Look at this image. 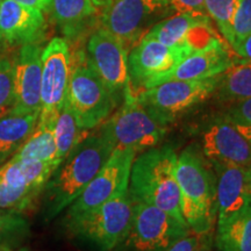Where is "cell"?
<instances>
[{"mask_svg":"<svg viewBox=\"0 0 251 251\" xmlns=\"http://www.w3.org/2000/svg\"><path fill=\"white\" fill-rule=\"evenodd\" d=\"M236 130L246 139L248 142L251 143V124H247V122H238V121H231Z\"/></svg>","mask_w":251,"mask_h":251,"instance_id":"cell-36","label":"cell"},{"mask_svg":"<svg viewBox=\"0 0 251 251\" xmlns=\"http://www.w3.org/2000/svg\"><path fill=\"white\" fill-rule=\"evenodd\" d=\"M39 114L9 113L0 118V165L7 162L33 134Z\"/></svg>","mask_w":251,"mask_h":251,"instance_id":"cell-22","label":"cell"},{"mask_svg":"<svg viewBox=\"0 0 251 251\" xmlns=\"http://www.w3.org/2000/svg\"><path fill=\"white\" fill-rule=\"evenodd\" d=\"M133 201L125 192L96 208L65 216L69 235L97 251H111L120 244L130 228Z\"/></svg>","mask_w":251,"mask_h":251,"instance_id":"cell-4","label":"cell"},{"mask_svg":"<svg viewBox=\"0 0 251 251\" xmlns=\"http://www.w3.org/2000/svg\"><path fill=\"white\" fill-rule=\"evenodd\" d=\"M101 9L102 28L118 37L126 48L153 23L174 12L166 0H108Z\"/></svg>","mask_w":251,"mask_h":251,"instance_id":"cell-10","label":"cell"},{"mask_svg":"<svg viewBox=\"0 0 251 251\" xmlns=\"http://www.w3.org/2000/svg\"><path fill=\"white\" fill-rule=\"evenodd\" d=\"M237 59L230 55L221 40L211 37L205 45L191 52L175 68L149 78L142 86L143 89H149L169 80H194L215 77L230 68Z\"/></svg>","mask_w":251,"mask_h":251,"instance_id":"cell-14","label":"cell"},{"mask_svg":"<svg viewBox=\"0 0 251 251\" xmlns=\"http://www.w3.org/2000/svg\"><path fill=\"white\" fill-rule=\"evenodd\" d=\"M1 1H2V0H0V5H1Z\"/></svg>","mask_w":251,"mask_h":251,"instance_id":"cell-41","label":"cell"},{"mask_svg":"<svg viewBox=\"0 0 251 251\" xmlns=\"http://www.w3.org/2000/svg\"><path fill=\"white\" fill-rule=\"evenodd\" d=\"M247 171H248V180H249V185L251 188V164L247 168Z\"/></svg>","mask_w":251,"mask_h":251,"instance_id":"cell-38","label":"cell"},{"mask_svg":"<svg viewBox=\"0 0 251 251\" xmlns=\"http://www.w3.org/2000/svg\"><path fill=\"white\" fill-rule=\"evenodd\" d=\"M225 115L231 121L251 124V98L234 101Z\"/></svg>","mask_w":251,"mask_h":251,"instance_id":"cell-31","label":"cell"},{"mask_svg":"<svg viewBox=\"0 0 251 251\" xmlns=\"http://www.w3.org/2000/svg\"><path fill=\"white\" fill-rule=\"evenodd\" d=\"M50 12L63 34L74 40L89 26L98 7L92 0H52Z\"/></svg>","mask_w":251,"mask_h":251,"instance_id":"cell-21","label":"cell"},{"mask_svg":"<svg viewBox=\"0 0 251 251\" xmlns=\"http://www.w3.org/2000/svg\"><path fill=\"white\" fill-rule=\"evenodd\" d=\"M176 180L180 190L181 211L190 230L206 235L212 230L216 216L215 178L203 155L188 147L177 158Z\"/></svg>","mask_w":251,"mask_h":251,"instance_id":"cell-3","label":"cell"},{"mask_svg":"<svg viewBox=\"0 0 251 251\" xmlns=\"http://www.w3.org/2000/svg\"><path fill=\"white\" fill-rule=\"evenodd\" d=\"M215 170L218 226L242 214L251 206V188L246 166L211 162Z\"/></svg>","mask_w":251,"mask_h":251,"instance_id":"cell-16","label":"cell"},{"mask_svg":"<svg viewBox=\"0 0 251 251\" xmlns=\"http://www.w3.org/2000/svg\"><path fill=\"white\" fill-rule=\"evenodd\" d=\"M9 251H14V250H9Z\"/></svg>","mask_w":251,"mask_h":251,"instance_id":"cell-42","label":"cell"},{"mask_svg":"<svg viewBox=\"0 0 251 251\" xmlns=\"http://www.w3.org/2000/svg\"><path fill=\"white\" fill-rule=\"evenodd\" d=\"M211 27L209 17L198 13H178L166 20H162L148 30L146 36L155 39L164 46L175 47L191 41L194 31L200 28Z\"/></svg>","mask_w":251,"mask_h":251,"instance_id":"cell-20","label":"cell"},{"mask_svg":"<svg viewBox=\"0 0 251 251\" xmlns=\"http://www.w3.org/2000/svg\"><path fill=\"white\" fill-rule=\"evenodd\" d=\"M30 236V225L24 214L0 208V251L14 250Z\"/></svg>","mask_w":251,"mask_h":251,"instance_id":"cell-27","label":"cell"},{"mask_svg":"<svg viewBox=\"0 0 251 251\" xmlns=\"http://www.w3.org/2000/svg\"><path fill=\"white\" fill-rule=\"evenodd\" d=\"M236 52L237 57L243 61L251 62V33L244 37V39L238 43L236 48L234 49Z\"/></svg>","mask_w":251,"mask_h":251,"instance_id":"cell-34","label":"cell"},{"mask_svg":"<svg viewBox=\"0 0 251 251\" xmlns=\"http://www.w3.org/2000/svg\"><path fill=\"white\" fill-rule=\"evenodd\" d=\"M2 46H4V39H2L1 34H0V50H1V48H2Z\"/></svg>","mask_w":251,"mask_h":251,"instance_id":"cell-39","label":"cell"},{"mask_svg":"<svg viewBox=\"0 0 251 251\" xmlns=\"http://www.w3.org/2000/svg\"><path fill=\"white\" fill-rule=\"evenodd\" d=\"M87 63L115 100L130 86L127 48L105 28L94 30L87 41Z\"/></svg>","mask_w":251,"mask_h":251,"instance_id":"cell-13","label":"cell"},{"mask_svg":"<svg viewBox=\"0 0 251 251\" xmlns=\"http://www.w3.org/2000/svg\"><path fill=\"white\" fill-rule=\"evenodd\" d=\"M215 244L219 251H251V206L242 214L218 226Z\"/></svg>","mask_w":251,"mask_h":251,"instance_id":"cell-24","label":"cell"},{"mask_svg":"<svg viewBox=\"0 0 251 251\" xmlns=\"http://www.w3.org/2000/svg\"><path fill=\"white\" fill-rule=\"evenodd\" d=\"M72 56L67 40L54 37L42 51L40 122L55 124L58 112L67 101Z\"/></svg>","mask_w":251,"mask_h":251,"instance_id":"cell-11","label":"cell"},{"mask_svg":"<svg viewBox=\"0 0 251 251\" xmlns=\"http://www.w3.org/2000/svg\"><path fill=\"white\" fill-rule=\"evenodd\" d=\"M43 12L12 0H2L0 5V34L9 45L24 46L40 43L46 34Z\"/></svg>","mask_w":251,"mask_h":251,"instance_id":"cell-19","label":"cell"},{"mask_svg":"<svg viewBox=\"0 0 251 251\" xmlns=\"http://www.w3.org/2000/svg\"><path fill=\"white\" fill-rule=\"evenodd\" d=\"M14 103V62L0 57V118L9 114Z\"/></svg>","mask_w":251,"mask_h":251,"instance_id":"cell-29","label":"cell"},{"mask_svg":"<svg viewBox=\"0 0 251 251\" xmlns=\"http://www.w3.org/2000/svg\"><path fill=\"white\" fill-rule=\"evenodd\" d=\"M200 240L197 236H186L166 251H199Z\"/></svg>","mask_w":251,"mask_h":251,"instance_id":"cell-33","label":"cell"},{"mask_svg":"<svg viewBox=\"0 0 251 251\" xmlns=\"http://www.w3.org/2000/svg\"><path fill=\"white\" fill-rule=\"evenodd\" d=\"M202 251H211V250H207V249H203Z\"/></svg>","mask_w":251,"mask_h":251,"instance_id":"cell-40","label":"cell"},{"mask_svg":"<svg viewBox=\"0 0 251 251\" xmlns=\"http://www.w3.org/2000/svg\"><path fill=\"white\" fill-rule=\"evenodd\" d=\"M219 76L194 80H169L144 89L136 98L161 125L168 126L181 114L209 98L216 91Z\"/></svg>","mask_w":251,"mask_h":251,"instance_id":"cell-7","label":"cell"},{"mask_svg":"<svg viewBox=\"0 0 251 251\" xmlns=\"http://www.w3.org/2000/svg\"><path fill=\"white\" fill-rule=\"evenodd\" d=\"M42 51L40 43L21 46L14 59L15 103L12 113L40 114Z\"/></svg>","mask_w":251,"mask_h":251,"instance_id":"cell-17","label":"cell"},{"mask_svg":"<svg viewBox=\"0 0 251 251\" xmlns=\"http://www.w3.org/2000/svg\"><path fill=\"white\" fill-rule=\"evenodd\" d=\"M188 234L186 222L152 205L135 202L129 230L117 248L119 251H166Z\"/></svg>","mask_w":251,"mask_h":251,"instance_id":"cell-8","label":"cell"},{"mask_svg":"<svg viewBox=\"0 0 251 251\" xmlns=\"http://www.w3.org/2000/svg\"><path fill=\"white\" fill-rule=\"evenodd\" d=\"M92 1L94 2V5H96L97 7H98V8H102L103 6L107 4L108 0H92Z\"/></svg>","mask_w":251,"mask_h":251,"instance_id":"cell-37","label":"cell"},{"mask_svg":"<svg viewBox=\"0 0 251 251\" xmlns=\"http://www.w3.org/2000/svg\"><path fill=\"white\" fill-rule=\"evenodd\" d=\"M200 48L192 41L168 47L144 35L128 56L130 85L142 87L149 78L171 70L191 52Z\"/></svg>","mask_w":251,"mask_h":251,"instance_id":"cell-15","label":"cell"},{"mask_svg":"<svg viewBox=\"0 0 251 251\" xmlns=\"http://www.w3.org/2000/svg\"><path fill=\"white\" fill-rule=\"evenodd\" d=\"M76 56V63L72 62L67 102L78 127L81 130H89L102 124L118 101L90 67L86 55L78 51Z\"/></svg>","mask_w":251,"mask_h":251,"instance_id":"cell-6","label":"cell"},{"mask_svg":"<svg viewBox=\"0 0 251 251\" xmlns=\"http://www.w3.org/2000/svg\"><path fill=\"white\" fill-rule=\"evenodd\" d=\"M114 148L101 134L79 141L63 159L47 183L42 197V215L51 221L68 208L107 162Z\"/></svg>","mask_w":251,"mask_h":251,"instance_id":"cell-1","label":"cell"},{"mask_svg":"<svg viewBox=\"0 0 251 251\" xmlns=\"http://www.w3.org/2000/svg\"><path fill=\"white\" fill-rule=\"evenodd\" d=\"M219 97L227 101L251 98V62L238 58L225 72L219 75Z\"/></svg>","mask_w":251,"mask_h":251,"instance_id":"cell-25","label":"cell"},{"mask_svg":"<svg viewBox=\"0 0 251 251\" xmlns=\"http://www.w3.org/2000/svg\"><path fill=\"white\" fill-rule=\"evenodd\" d=\"M201 150L209 162L233 163L248 168L251 164V143L226 117L208 121L201 131Z\"/></svg>","mask_w":251,"mask_h":251,"instance_id":"cell-18","label":"cell"},{"mask_svg":"<svg viewBox=\"0 0 251 251\" xmlns=\"http://www.w3.org/2000/svg\"><path fill=\"white\" fill-rule=\"evenodd\" d=\"M58 165L13 158L0 165V208L20 214L34 208Z\"/></svg>","mask_w":251,"mask_h":251,"instance_id":"cell-9","label":"cell"},{"mask_svg":"<svg viewBox=\"0 0 251 251\" xmlns=\"http://www.w3.org/2000/svg\"><path fill=\"white\" fill-rule=\"evenodd\" d=\"M242 0H205L207 15L218 26L228 45L231 43V26L236 11Z\"/></svg>","mask_w":251,"mask_h":251,"instance_id":"cell-28","label":"cell"},{"mask_svg":"<svg viewBox=\"0 0 251 251\" xmlns=\"http://www.w3.org/2000/svg\"><path fill=\"white\" fill-rule=\"evenodd\" d=\"M133 149H114L107 162L90 181L79 197L69 206L65 216H74L96 208L127 192L131 165L136 156Z\"/></svg>","mask_w":251,"mask_h":251,"instance_id":"cell-12","label":"cell"},{"mask_svg":"<svg viewBox=\"0 0 251 251\" xmlns=\"http://www.w3.org/2000/svg\"><path fill=\"white\" fill-rule=\"evenodd\" d=\"M100 134L114 149H133L139 152L155 148L165 136L166 126L149 114L129 86L124 93L121 107L103 121Z\"/></svg>","mask_w":251,"mask_h":251,"instance_id":"cell-5","label":"cell"},{"mask_svg":"<svg viewBox=\"0 0 251 251\" xmlns=\"http://www.w3.org/2000/svg\"><path fill=\"white\" fill-rule=\"evenodd\" d=\"M12 1L39 9L41 12H50L52 0H12Z\"/></svg>","mask_w":251,"mask_h":251,"instance_id":"cell-35","label":"cell"},{"mask_svg":"<svg viewBox=\"0 0 251 251\" xmlns=\"http://www.w3.org/2000/svg\"><path fill=\"white\" fill-rule=\"evenodd\" d=\"M54 125L51 122L37 121L35 130L11 158L19 161L49 162L61 164L57 159Z\"/></svg>","mask_w":251,"mask_h":251,"instance_id":"cell-23","label":"cell"},{"mask_svg":"<svg viewBox=\"0 0 251 251\" xmlns=\"http://www.w3.org/2000/svg\"><path fill=\"white\" fill-rule=\"evenodd\" d=\"M251 33V0H242L238 6L231 26V43L233 50L238 43Z\"/></svg>","mask_w":251,"mask_h":251,"instance_id":"cell-30","label":"cell"},{"mask_svg":"<svg viewBox=\"0 0 251 251\" xmlns=\"http://www.w3.org/2000/svg\"><path fill=\"white\" fill-rule=\"evenodd\" d=\"M177 158L175 150L169 146L144 150L131 165L128 193L133 203L152 205L186 222L175 175Z\"/></svg>","mask_w":251,"mask_h":251,"instance_id":"cell-2","label":"cell"},{"mask_svg":"<svg viewBox=\"0 0 251 251\" xmlns=\"http://www.w3.org/2000/svg\"><path fill=\"white\" fill-rule=\"evenodd\" d=\"M174 12L206 14L205 0H166Z\"/></svg>","mask_w":251,"mask_h":251,"instance_id":"cell-32","label":"cell"},{"mask_svg":"<svg viewBox=\"0 0 251 251\" xmlns=\"http://www.w3.org/2000/svg\"><path fill=\"white\" fill-rule=\"evenodd\" d=\"M81 130L78 127L77 120L72 113L69 103L65 101L61 111L58 112L57 118L54 125V137L57 150V159L62 163L68 153L74 149V147L83 140Z\"/></svg>","mask_w":251,"mask_h":251,"instance_id":"cell-26","label":"cell"}]
</instances>
